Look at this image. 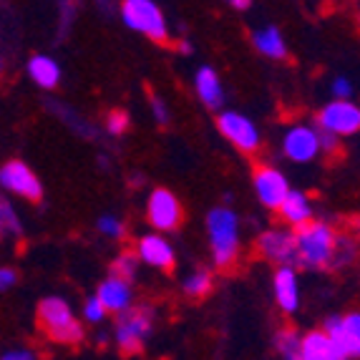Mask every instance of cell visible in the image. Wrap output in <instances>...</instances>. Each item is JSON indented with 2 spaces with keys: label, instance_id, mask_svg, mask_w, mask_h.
<instances>
[{
  "label": "cell",
  "instance_id": "6da1fadb",
  "mask_svg": "<svg viewBox=\"0 0 360 360\" xmlns=\"http://www.w3.org/2000/svg\"><path fill=\"white\" fill-rule=\"evenodd\" d=\"M338 232L328 222H310L295 227V247H297V264L310 270H328L335 252Z\"/></svg>",
  "mask_w": 360,
  "mask_h": 360
},
{
  "label": "cell",
  "instance_id": "7a4b0ae2",
  "mask_svg": "<svg viewBox=\"0 0 360 360\" xmlns=\"http://www.w3.org/2000/svg\"><path fill=\"white\" fill-rule=\"evenodd\" d=\"M207 234L214 267L229 270L240 257V217L229 207H214L207 214Z\"/></svg>",
  "mask_w": 360,
  "mask_h": 360
},
{
  "label": "cell",
  "instance_id": "3957f363",
  "mask_svg": "<svg viewBox=\"0 0 360 360\" xmlns=\"http://www.w3.org/2000/svg\"><path fill=\"white\" fill-rule=\"evenodd\" d=\"M38 325L51 340L60 342V345H78L84 340L81 323L73 318L68 302L63 297H56V295L41 300V305H38Z\"/></svg>",
  "mask_w": 360,
  "mask_h": 360
},
{
  "label": "cell",
  "instance_id": "277c9868",
  "mask_svg": "<svg viewBox=\"0 0 360 360\" xmlns=\"http://www.w3.org/2000/svg\"><path fill=\"white\" fill-rule=\"evenodd\" d=\"M121 20L131 30L146 36L154 43H169V25L162 8L154 0H124L121 3Z\"/></svg>",
  "mask_w": 360,
  "mask_h": 360
},
{
  "label": "cell",
  "instance_id": "5b68a950",
  "mask_svg": "<svg viewBox=\"0 0 360 360\" xmlns=\"http://www.w3.org/2000/svg\"><path fill=\"white\" fill-rule=\"evenodd\" d=\"M151 335V310L149 305L127 307L119 312L116 323V345L124 355H136L144 350L146 338Z\"/></svg>",
  "mask_w": 360,
  "mask_h": 360
},
{
  "label": "cell",
  "instance_id": "8992f818",
  "mask_svg": "<svg viewBox=\"0 0 360 360\" xmlns=\"http://www.w3.org/2000/svg\"><path fill=\"white\" fill-rule=\"evenodd\" d=\"M318 129L335 134L338 139L353 136V134L360 131V106L350 98H335V101L320 108Z\"/></svg>",
  "mask_w": 360,
  "mask_h": 360
},
{
  "label": "cell",
  "instance_id": "52a82bcc",
  "mask_svg": "<svg viewBox=\"0 0 360 360\" xmlns=\"http://www.w3.org/2000/svg\"><path fill=\"white\" fill-rule=\"evenodd\" d=\"M217 129L242 154H255L262 144V136H259L255 121L247 119L245 114H237V111H222L217 119Z\"/></svg>",
  "mask_w": 360,
  "mask_h": 360
},
{
  "label": "cell",
  "instance_id": "ba28073f",
  "mask_svg": "<svg viewBox=\"0 0 360 360\" xmlns=\"http://www.w3.org/2000/svg\"><path fill=\"white\" fill-rule=\"evenodd\" d=\"M146 219L156 232H172L184 219V210L174 192H169L164 186L154 189L146 199Z\"/></svg>",
  "mask_w": 360,
  "mask_h": 360
},
{
  "label": "cell",
  "instance_id": "9c48e42d",
  "mask_svg": "<svg viewBox=\"0 0 360 360\" xmlns=\"http://www.w3.org/2000/svg\"><path fill=\"white\" fill-rule=\"evenodd\" d=\"M323 151L320 146V131L318 127H310V124H297V127H290L283 136V154L288 156L290 162L295 164H310L315 162Z\"/></svg>",
  "mask_w": 360,
  "mask_h": 360
},
{
  "label": "cell",
  "instance_id": "30bf717a",
  "mask_svg": "<svg viewBox=\"0 0 360 360\" xmlns=\"http://www.w3.org/2000/svg\"><path fill=\"white\" fill-rule=\"evenodd\" d=\"M252 184H255V194L262 202V207L277 212L283 199L288 197L290 192V181L288 176L280 172L277 167H270V164H259L252 174Z\"/></svg>",
  "mask_w": 360,
  "mask_h": 360
},
{
  "label": "cell",
  "instance_id": "8fae6325",
  "mask_svg": "<svg viewBox=\"0 0 360 360\" xmlns=\"http://www.w3.org/2000/svg\"><path fill=\"white\" fill-rule=\"evenodd\" d=\"M257 250L272 264H297V247H295V229L272 227L257 237Z\"/></svg>",
  "mask_w": 360,
  "mask_h": 360
},
{
  "label": "cell",
  "instance_id": "7c38bea8",
  "mask_svg": "<svg viewBox=\"0 0 360 360\" xmlns=\"http://www.w3.org/2000/svg\"><path fill=\"white\" fill-rule=\"evenodd\" d=\"M0 186L11 194L28 199V202H38L43 197V186L28 164L23 162H8L6 167L0 169Z\"/></svg>",
  "mask_w": 360,
  "mask_h": 360
},
{
  "label": "cell",
  "instance_id": "4fadbf2b",
  "mask_svg": "<svg viewBox=\"0 0 360 360\" xmlns=\"http://www.w3.org/2000/svg\"><path fill=\"white\" fill-rule=\"evenodd\" d=\"M136 255L141 262L151 264L156 270H164V272L174 270V262H176L174 247H172V242L162 232L141 234L136 240Z\"/></svg>",
  "mask_w": 360,
  "mask_h": 360
},
{
  "label": "cell",
  "instance_id": "5bb4252c",
  "mask_svg": "<svg viewBox=\"0 0 360 360\" xmlns=\"http://www.w3.org/2000/svg\"><path fill=\"white\" fill-rule=\"evenodd\" d=\"M272 288H275V302L283 312H295L300 307V283L295 264H277Z\"/></svg>",
  "mask_w": 360,
  "mask_h": 360
},
{
  "label": "cell",
  "instance_id": "9a60e30c",
  "mask_svg": "<svg viewBox=\"0 0 360 360\" xmlns=\"http://www.w3.org/2000/svg\"><path fill=\"white\" fill-rule=\"evenodd\" d=\"M96 297L101 300V305L106 307V312H124L127 307H131L134 302V290L129 280H121V277L108 275L96 290Z\"/></svg>",
  "mask_w": 360,
  "mask_h": 360
},
{
  "label": "cell",
  "instance_id": "2e32d148",
  "mask_svg": "<svg viewBox=\"0 0 360 360\" xmlns=\"http://www.w3.org/2000/svg\"><path fill=\"white\" fill-rule=\"evenodd\" d=\"M300 360H342L325 330H310L300 340Z\"/></svg>",
  "mask_w": 360,
  "mask_h": 360
},
{
  "label": "cell",
  "instance_id": "e0dca14e",
  "mask_svg": "<svg viewBox=\"0 0 360 360\" xmlns=\"http://www.w3.org/2000/svg\"><path fill=\"white\" fill-rule=\"evenodd\" d=\"M194 86H197L199 101L205 103L207 108H222L224 106V89L222 81L217 76V71L212 66H202L194 76Z\"/></svg>",
  "mask_w": 360,
  "mask_h": 360
},
{
  "label": "cell",
  "instance_id": "ac0fdd59",
  "mask_svg": "<svg viewBox=\"0 0 360 360\" xmlns=\"http://www.w3.org/2000/svg\"><path fill=\"white\" fill-rule=\"evenodd\" d=\"M280 217H283V222L290 224V227H300V224L310 222L312 219V202L305 192H297V189H290L288 197L283 199V205H280Z\"/></svg>",
  "mask_w": 360,
  "mask_h": 360
},
{
  "label": "cell",
  "instance_id": "d6986e66",
  "mask_svg": "<svg viewBox=\"0 0 360 360\" xmlns=\"http://www.w3.org/2000/svg\"><path fill=\"white\" fill-rule=\"evenodd\" d=\"M323 330L333 338V342H335V348H338V353H340L342 360L360 358V340L348 330V328H345L342 315H330V318L325 320Z\"/></svg>",
  "mask_w": 360,
  "mask_h": 360
},
{
  "label": "cell",
  "instance_id": "ffe728a7",
  "mask_svg": "<svg viewBox=\"0 0 360 360\" xmlns=\"http://www.w3.org/2000/svg\"><path fill=\"white\" fill-rule=\"evenodd\" d=\"M28 76L41 89H56L60 81V66L51 56H33L28 60Z\"/></svg>",
  "mask_w": 360,
  "mask_h": 360
},
{
  "label": "cell",
  "instance_id": "44dd1931",
  "mask_svg": "<svg viewBox=\"0 0 360 360\" xmlns=\"http://www.w3.org/2000/svg\"><path fill=\"white\" fill-rule=\"evenodd\" d=\"M252 43H255V49H257L262 56H267V58H272V60L288 58V46H285V38H283V33L275 28V25H267V28L257 30V33L252 36Z\"/></svg>",
  "mask_w": 360,
  "mask_h": 360
},
{
  "label": "cell",
  "instance_id": "7402d4cb",
  "mask_svg": "<svg viewBox=\"0 0 360 360\" xmlns=\"http://www.w3.org/2000/svg\"><path fill=\"white\" fill-rule=\"evenodd\" d=\"M300 340H302V335L295 330V328H283V330L275 335V348L283 358L300 360Z\"/></svg>",
  "mask_w": 360,
  "mask_h": 360
},
{
  "label": "cell",
  "instance_id": "603a6c76",
  "mask_svg": "<svg viewBox=\"0 0 360 360\" xmlns=\"http://www.w3.org/2000/svg\"><path fill=\"white\" fill-rule=\"evenodd\" d=\"M139 255H136V250H124V252L119 255V257L111 262V267H108V272L114 277H121V280H129V283H134V277H136V272H139Z\"/></svg>",
  "mask_w": 360,
  "mask_h": 360
},
{
  "label": "cell",
  "instance_id": "cb8c5ba5",
  "mask_svg": "<svg viewBox=\"0 0 360 360\" xmlns=\"http://www.w3.org/2000/svg\"><path fill=\"white\" fill-rule=\"evenodd\" d=\"M181 288H184V292L189 295V297L202 300V297H207V295L212 292V275L207 270H197V272H192V275L184 277Z\"/></svg>",
  "mask_w": 360,
  "mask_h": 360
},
{
  "label": "cell",
  "instance_id": "d4e9b609",
  "mask_svg": "<svg viewBox=\"0 0 360 360\" xmlns=\"http://www.w3.org/2000/svg\"><path fill=\"white\" fill-rule=\"evenodd\" d=\"M353 259H355V245H353V240H348V237H340V234H338L335 252H333L330 267H345V264L353 262Z\"/></svg>",
  "mask_w": 360,
  "mask_h": 360
},
{
  "label": "cell",
  "instance_id": "484cf974",
  "mask_svg": "<svg viewBox=\"0 0 360 360\" xmlns=\"http://www.w3.org/2000/svg\"><path fill=\"white\" fill-rule=\"evenodd\" d=\"M96 227H98V232H101V234H106L108 240H124V234H127V227H124V222H121L119 217H114V214L98 217Z\"/></svg>",
  "mask_w": 360,
  "mask_h": 360
},
{
  "label": "cell",
  "instance_id": "4316f807",
  "mask_svg": "<svg viewBox=\"0 0 360 360\" xmlns=\"http://www.w3.org/2000/svg\"><path fill=\"white\" fill-rule=\"evenodd\" d=\"M0 229H6V232H11V234L20 232L18 217H15V212H13V207L8 205L6 199H0Z\"/></svg>",
  "mask_w": 360,
  "mask_h": 360
},
{
  "label": "cell",
  "instance_id": "83f0119b",
  "mask_svg": "<svg viewBox=\"0 0 360 360\" xmlns=\"http://www.w3.org/2000/svg\"><path fill=\"white\" fill-rule=\"evenodd\" d=\"M106 129L108 134H114V136H119V134H124L129 129V114L127 111H111V114L106 116Z\"/></svg>",
  "mask_w": 360,
  "mask_h": 360
},
{
  "label": "cell",
  "instance_id": "f1b7e54d",
  "mask_svg": "<svg viewBox=\"0 0 360 360\" xmlns=\"http://www.w3.org/2000/svg\"><path fill=\"white\" fill-rule=\"evenodd\" d=\"M84 318L89 320V323H103V318H106V307L101 305V300H98L96 295L86 300V305H84Z\"/></svg>",
  "mask_w": 360,
  "mask_h": 360
},
{
  "label": "cell",
  "instance_id": "f546056e",
  "mask_svg": "<svg viewBox=\"0 0 360 360\" xmlns=\"http://www.w3.org/2000/svg\"><path fill=\"white\" fill-rule=\"evenodd\" d=\"M151 111H154V119L156 124H169V111H167V103L162 101L159 96H151Z\"/></svg>",
  "mask_w": 360,
  "mask_h": 360
},
{
  "label": "cell",
  "instance_id": "4dcf8cb0",
  "mask_svg": "<svg viewBox=\"0 0 360 360\" xmlns=\"http://www.w3.org/2000/svg\"><path fill=\"white\" fill-rule=\"evenodd\" d=\"M333 94H335V98H350L353 96V84L348 78H335L333 81Z\"/></svg>",
  "mask_w": 360,
  "mask_h": 360
},
{
  "label": "cell",
  "instance_id": "1f68e13d",
  "mask_svg": "<svg viewBox=\"0 0 360 360\" xmlns=\"http://www.w3.org/2000/svg\"><path fill=\"white\" fill-rule=\"evenodd\" d=\"M15 283H18V272L11 267H0V290H11Z\"/></svg>",
  "mask_w": 360,
  "mask_h": 360
},
{
  "label": "cell",
  "instance_id": "d6a6232c",
  "mask_svg": "<svg viewBox=\"0 0 360 360\" xmlns=\"http://www.w3.org/2000/svg\"><path fill=\"white\" fill-rule=\"evenodd\" d=\"M342 323H345V328H348V330L360 340V312H350V315H345Z\"/></svg>",
  "mask_w": 360,
  "mask_h": 360
},
{
  "label": "cell",
  "instance_id": "836d02e7",
  "mask_svg": "<svg viewBox=\"0 0 360 360\" xmlns=\"http://www.w3.org/2000/svg\"><path fill=\"white\" fill-rule=\"evenodd\" d=\"M33 353L28 350H11V353H3V360H30Z\"/></svg>",
  "mask_w": 360,
  "mask_h": 360
},
{
  "label": "cell",
  "instance_id": "e575fe53",
  "mask_svg": "<svg viewBox=\"0 0 360 360\" xmlns=\"http://www.w3.org/2000/svg\"><path fill=\"white\" fill-rule=\"evenodd\" d=\"M227 3L234 8V11H247V8L252 6V0H227Z\"/></svg>",
  "mask_w": 360,
  "mask_h": 360
},
{
  "label": "cell",
  "instance_id": "d590c367",
  "mask_svg": "<svg viewBox=\"0 0 360 360\" xmlns=\"http://www.w3.org/2000/svg\"><path fill=\"white\" fill-rule=\"evenodd\" d=\"M179 51H181V53L189 56V53H192V46H189V43H179Z\"/></svg>",
  "mask_w": 360,
  "mask_h": 360
},
{
  "label": "cell",
  "instance_id": "8d00e7d4",
  "mask_svg": "<svg viewBox=\"0 0 360 360\" xmlns=\"http://www.w3.org/2000/svg\"><path fill=\"white\" fill-rule=\"evenodd\" d=\"M355 234H358V240H360V217L355 219Z\"/></svg>",
  "mask_w": 360,
  "mask_h": 360
}]
</instances>
